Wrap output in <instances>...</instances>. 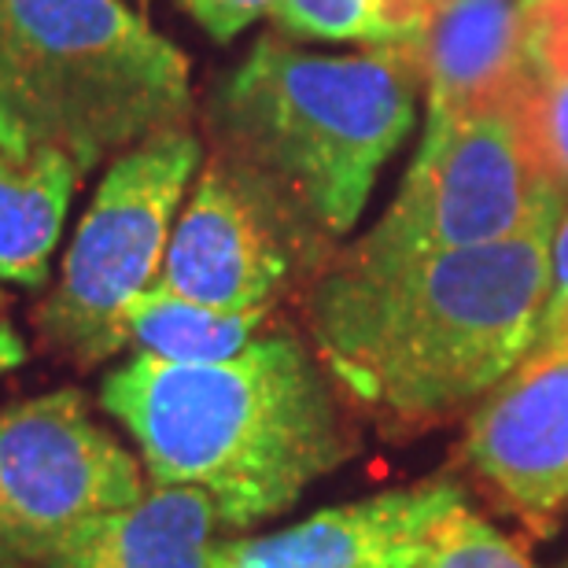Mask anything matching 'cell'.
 <instances>
[{
	"label": "cell",
	"mask_w": 568,
	"mask_h": 568,
	"mask_svg": "<svg viewBox=\"0 0 568 568\" xmlns=\"http://www.w3.org/2000/svg\"><path fill=\"white\" fill-rule=\"evenodd\" d=\"M178 4L185 8L214 41L230 44L241 38L252 22L270 16L277 0H178Z\"/></svg>",
	"instance_id": "obj_19"
},
{
	"label": "cell",
	"mask_w": 568,
	"mask_h": 568,
	"mask_svg": "<svg viewBox=\"0 0 568 568\" xmlns=\"http://www.w3.org/2000/svg\"><path fill=\"white\" fill-rule=\"evenodd\" d=\"M565 347H568V200H565L558 230H554L547 303H542V314H539L531 355H550V351H565Z\"/></svg>",
	"instance_id": "obj_18"
},
{
	"label": "cell",
	"mask_w": 568,
	"mask_h": 568,
	"mask_svg": "<svg viewBox=\"0 0 568 568\" xmlns=\"http://www.w3.org/2000/svg\"><path fill=\"white\" fill-rule=\"evenodd\" d=\"M399 52L425 89V126L509 100L520 85V0H428Z\"/></svg>",
	"instance_id": "obj_11"
},
{
	"label": "cell",
	"mask_w": 568,
	"mask_h": 568,
	"mask_svg": "<svg viewBox=\"0 0 568 568\" xmlns=\"http://www.w3.org/2000/svg\"><path fill=\"white\" fill-rule=\"evenodd\" d=\"M465 506L454 480H428L325 509L263 539L222 542V568H414L439 520Z\"/></svg>",
	"instance_id": "obj_10"
},
{
	"label": "cell",
	"mask_w": 568,
	"mask_h": 568,
	"mask_svg": "<svg viewBox=\"0 0 568 568\" xmlns=\"http://www.w3.org/2000/svg\"><path fill=\"white\" fill-rule=\"evenodd\" d=\"M200 159L203 144L192 126L155 133L111 159L67 247L60 281L33 314L55 358L89 369L126 347V311L159 281Z\"/></svg>",
	"instance_id": "obj_5"
},
{
	"label": "cell",
	"mask_w": 568,
	"mask_h": 568,
	"mask_svg": "<svg viewBox=\"0 0 568 568\" xmlns=\"http://www.w3.org/2000/svg\"><path fill=\"white\" fill-rule=\"evenodd\" d=\"M274 311H219L152 284L126 311V347L174 366L236 358L263 333Z\"/></svg>",
	"instance_id": "obj_14"
},
{
	"label": "cell",
	"mask_w": 568,
	"mask_h": 568,
	"mask_svg": "<svg viewBox=\"0 0 568 568\" xmlns=\"http://www.w3.org/2000/svg\"><path fill=\"white\" fill-rule=\"evenodd\" d=\"M22 362H27V344H22V336L0 317V373L16 369Z\"/></svg>",
	"instance_id": "obj_20"
},
{
	"label": "cell",
	"mask_w": 568,
	"mask_h": 568,
	"mask_svg": "<svg viewBox=\"0 0 568 568\" xmlns=\"http://www.w3.org/2000/svg\"><path fill=\"white\" fill-rule=\"evenodd\" d=\"M465 458L531 531L568 509V347L531 355L484 395Z\"/></svg>",
	"instance_id": "obj_9"
},
{
	"label": "cell",
	"mask_w": 568,
	"mask_h": 568,
	"mask_svg": "<svg viewBox=\"0 0 568 568\" xmlns=\"http://www.w3.org/2000/svg\"><path fill=\"white\" fill-rule=\"evenodd\" d=\"M100 403L138 439L152 484L200 487L225 528L288 509L358 450L336 384L288 328L207 366L138 355L108 373Z\"/></svg>",
	"instance_id": "obj_2"
},
{
	"label": "cell",
	"mask_w": 568,
	"mask_h": 568,
	"mask_svg": "<svg viewBox=\"0 0 568 568\" xmlns=\"http://www.w3.org/2000/svg\"><path fill=\"white\" fill-rule=\"evenodd\" d=\"M0 568H19V565H0Z\"/></svg>",
	"instance_id": "obj_22"
},
{
	"label": "cell",
	"mask_w": 568,
	"mask_h": 568,
	"mask_svg": "<svg viewBox=\"0 0 568 568\" xmlns=\"http://www.w3.org/2000/svg\"><path fill=\"white\" fill-rule=\"evenodd\" d=\"M428 0H277L270 19L288 41H355L369 52L406 49Z\"/></svg>",
	"instance_id": "obj_16"
},
{
	"label": "cell",
	"mask_w": 568,
	"mask_h": 568,
	"mask_svg": "<svg viewBox=\"0 0 568 568\" xmlns=\"http://www.w3.org/2000/svg\"><path fill=\"white\" fill-rule=\"evenodd\" d=\"M78 181L82 170L67 155L19 159L0 148V277L44 288Z\"/></svg>",
	"instance_id": "obj_13"
},
{
	"label": "cell",
	"mask_w": 568,
	"mask_h": 568,
	"mask_svg": "<svg viewBox=\"0 0 568 568\" xmlns=\"http://www.w3.org/2000/svg\"><path fill=\"white\" fill-rule=\"evenodd\" d=\"M148 491L138 458L78 388L0 410V565H41Z\"/></svg>",
	"instance_id": "obj_8"
},
{
	"label": "cell",
	"mask_w": 568,
	"mask_h": 568,
	"mask_svg": "<svg viewBox=\"0 0 568 568\" xmlns=\"http://www.w3.org/2000/svg\"><path fill=\"white\" fill-rule=\"evenodd\" d=\"M568 189L542 163L517 93L469 115L425 126L384 219L347 258L395 266L406 258L498 244L561 211Z\"/></svg>",
	"instance_id": "obj_6"
},
{
	"label": "cell",
	"mask_w": 568,
	"mask_h": 568,
	"mask_svg": "<svg viewBox=\"0 0 568 568\" xmlns=\"http://www.w3.org/2000/svg\"><path fill=\"white\" fill-rule=\"evenodd\" d=\"M417 78L399 52L322 55L263 33L211 85V148L277 178L325 233H347L414 130Z\"/></svg>",
	"instance_id": "obj_3"
},
{
	"label": "cell",
	"mask_w": 568,
	"mask_h": 568,
	"mask_svg": "<svg viewBox=\"0 0 568 568\" xmlns=\"http://www.w3.org/2000/svg\"><path fill=\"white\" fill-rule=\"evenodd\" d=\"M333 241L277 178L211 148L155 284L219 311H274L333 263Z\"/></svg>",
	"instance_id": "obj_7"
},
{
	"label": "cell",
	"mask_w": 568,
	"mask_h": 568,
	"mask_svg": "<svg viewBox=\"0 0 568 568\" xmlns=\"http://www.w3.org/2000/svg\"><path fill=\"white\" fill-rule=\"evenodd\" d=\"M517 100L542 163L568 189V0H520Z\"/></svg>",
	"instance_id": "obj_15"
},
{
	"label": "cell",
	"mask_w": 568,
	"mask_h": 568,
	"mask_svg": "<svg viewBox=\"0 0 568 568\" xmlns=\"http://www.w3.org/2000/svg\"><path fill=\"white\" fill-rule=\"evenodd\" d=\"M189 60L122 0H0V148L82 170L192 122Z\"/></svg>",
	"instance_id": "obj_4"
},
{
	"label": "cell",
	"mask_w": 568,
	"mask_h": 568,
	"mask_svg": "<svg viewBox=\"0 0 568 568\" xmlns=\"http://www.w3.org/2000/svg\"><path fill=\"white\" fill-rule=\"evenodd\" d=\"M561 211L509 241L395 266L336 252L303 292L336 392L381 422L428 425L498 388L536 344Z\"/></svg>",
	"instance_id": "obj_1"
},
{
	"label": "cell",
	"mask_w": 568,
	"mask_h": 568,
	"mask_svg": "<svg viewBox=\"0 0 568 568\" xmlns=\"http://www.w3.org/2000/svg\"><path fill=\"white\" fill-rule=\"evenodd\" d=\"M222 517L200 487L155 484L138 503L97 517L38 568H222Z\"/></svg>",
	"instance_id": "obj_12"
},
{
	"label": "cell",
	"mask_w": 568,
	"mask_h": 568,
	"mask_svg": "<svg viewBox=\"0 0 568 568\" xmlns=\"http://www.w3.org/2000/svg\"><path fill=\"white\" fill-rule=\"evenodd\" d=\"M0 311H4V295H0Z\"/></svg>",
	"instance_id": "obj_21"
},
{
	"label": "cell",
	"mask_w": 568,
	"mask_h": 568,
	"mask_svg": "<svg viewBox=\"0 0 568 568\" xmlns=\"http://www.w3.org/2000/svg\"><path fill=\"white\" fill-rule=\"evenodd\" d=\"M414 568H536L514 539L495 531L469 506H458L432 531L425 558Z\"/></svg>",
	"instance_id": "obj_17"
}]
</instances>
